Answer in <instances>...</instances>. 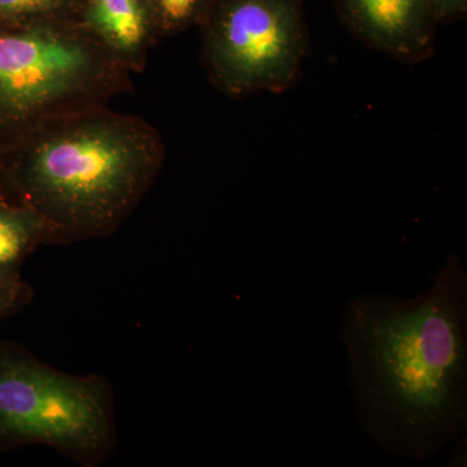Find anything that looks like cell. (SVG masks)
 Here are the masks:
<instances>
[{"label":"cell","instance_id":"8","mask_svg":"<svg viewBox=\"0 0 467 467\" xmlns=\"http://www.w3.org/2000/svg\"><path fill=\"white\" fill-rule=\"evenodd\" d=\"M47 239V227L32 208L0 204V282L16 278L20 264Z\"/></svg>","mask_w":467,"mask_h":467},{"label":"cell","instance_id":"7","mask_svg":"<svg viewBox=\"0 0 467 467\" xmlns=\"http://www.w3.org/2000/svg\"><path fill=\"white\" fill-rule=\"evenodd\" d=\"M85 30L117 54H138L156 29L150 0H82L77 16Z\"/></svg>","mask_w":467,"mask_h":467},{"label":"cell","instance_id":"3","mask_svg":"<svg viewBox=\"0 0 467 467\" xmlns=\"http://www.w3.org/2000/svg\"><path fill=\"white\" fill-rule=\"evenodd\" d=\"M0 442L42 444L81 466L101 465L117 445L112 384L64 373L30 353L0 355Z\"/></svg>","mask_w":467,"mask_h":467},{"label":"cell","instance_id":"12","mask_svg":"<svg viewBox=\"0 0 467 467\" xmlns=\"http://www.w3.org/2000/svg\"><path fill=\"white\" fill-rule=\"evenodd\" d=\"M430 3L439 24L457 20L467 12V0H430Z\"/></svg>","mask_w":467,"mask_h":467},{"label":"cell","instance_id":"11","mask_svg":"<svg viewBox=\"0 0 467 467\" xmlns=\"http://www.w3.org/2000/svg\"><path fill=\"white\" fill-rule=\"evenodd\" d=\"M32 296V288L17 278L0 282V317L17 306H23Z\"/></svg>","mask_w":467,"mask_h":467},{"label":"cell","instance_id":"4","mask_svg":"<svg viewBox=\"0 0 467 467\" xmlns=\"http://www.w3.org/2000/svg\"><path fill=\"white\" fill-rule=\"evenodd\" d=\"M202 23L223 90L279 92L299 76L308 38L303 0H211Z\"/></svg>","mask_w":467,"mask_h":467},{"label":"cell","instance_id":"6","mask_svg":"<svg viewBox=\"0 0 467 467\" xmlns=\"http://www.w3.org/2000/svg\"><path fill=\"white\" fill-rule=\"evenodd\" d=\"M339 5L347 23L371 47L405 63L431 57L439 23L430 0H339Z\"/></svg>","mask_w":467,"mask_h":467},{"label":"cell","instance_id":"2","mask_svg":"<svg viewBox=\"0 0 467 467\" xmlns=\"http://www.w3.org/2000/svg\"><path fill=\"white\" fill-rule=\"evenodd\" d=\"M159 142L128 117H78L42 134L23 171L27 207L47 243L109 235L134 211L158 174Z\"/></svg>","mask_w":467,"mask_h":467},{"label":"cell","instance_id":"1","mask_svg":"<svg viewBox=\"0 0 467 467\" xmlns=\"http://www.w3.org/2000/svg\"><path fill=\"white\" fill-rule=\"evenodd\" d=\"M342 342L362 431L387 453L431 459L467 429V272L456 254L413 297L361 294Z\"/></svg>","mask_w":467,"mask_h":467},{"label":"cell","instance_id":"10","mask_svg":"<svg viewBox=\"0 0 467 467\" xmlns=\"http://www.w3.org/2000/svg\"><path fill=\"white\" fill-rule=\"evenodd\" d=\"M156 29L180 32L201 23L211 0H150Z\"/></svg>","mask_w":467,"mask_h":467},{"label":"cell","instance_id":"9","mask_svg":"<svg viewBox=\"0 0 467 467\" xmlns=\"http://www.w3.org/2000/svg\"><path fill=\"white\" fill-rule=\"evenodd\" d=\"M82 0H0V17L24 23L69 21L78 16Z\"/></svg>","mask_w":467,"mask_h":467},{"label":"cell","instance_id":"5","mask_svg":"<svg viewBox=\"0 0 467 467\" xmlns=\"http://www.w3.org/2000/svg\"><path fill=\"white\" fill-rule=\"evenodd\" d=\"M69 21H33L0 34V109L16 117L45 112L97 76L95 52Z\"/></svg>","mask_w":467,"mask_h":467}]
</instances>
